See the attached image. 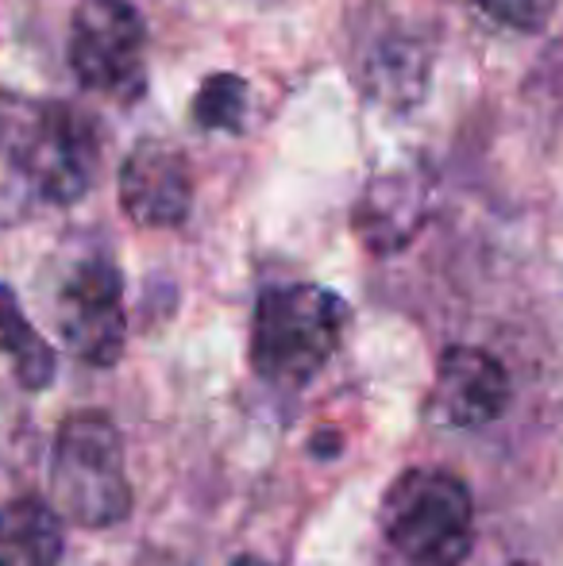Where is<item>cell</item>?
<instances>
[{
	"mask_svg": "<svg viewBox=\"0 0 563 566\" xmlns=\"http://www.w3.org/2000/svg\"><path fill=\"white\" fill-rule=\"evenodd\" d=\"M70 70L90 93L136 97L147 66V23L132 0H82L70 20Z\"/></svg>",
	"mask_w": 563,
	"mask_h": 566,
	"instance_id": "5",
	"label": "cell"
},
{
	"mask_svg": "<svg viewBox=\"0 0 563 566\" xmlns=\"http://www.w3.org/2000/svg\"><path fill=\"white\" fill-rule=\"evenodd\" d=\"M510 566H536V563H510Z\"/></svg>",
	"mask_w": 563,
	"mask_h": 566,
	"instance_id": "16",
	"label": "cell"
},
{
	"mask_svg": "<svg viewBox=\"0 0 563 566\" xmlns=\"http://www.w3.org/2000/svg\"><path fill=\"white\" fill-rule=\"evenodd\" d=\"M121 209L139 228H178L194 209V170L178 147L143 139L121 166Z\"/></svg>",
	"mask_w": 563,
	"mask_h": 566,
	"instance_id": "7",
	"label": "cell"
},
{
	"mask_svg": "<svg viewBox=\"0 0 563 566\" xmlns=\"http://www.w3.org/2000/svg\"><path fill=\"white\" fill-rule=\"evenodd\" d=\"M383 536L406 566H463L475 544L471 493L448 470H406L383 497Z\"/></svg>",
	"mask_w": 563,
	"mask_h": 566,
	"instance_id": "3",
	"label": "cell"
},
{
	"mask_svg": "<svg viewBox=\"0 0 563 566\" xmlns=\"http://www.w3.org/2000/svg\"><path fill=\"white\" fill-rule=\"evenodd\" d=\"M101 170V135L62 101L0 97V224L82 201Z\"/></svg>",
	"mask_w": 563,
	"mask_h": 566,
	"instance_id": "1",
	"label": "cell"
},
{
	"mask_svg": "<svg viewBox=\"0 0 563 566\" xmlns=\"http://www.w3.org/2000/svg\"><path fill=\"white\" fill-rule=\"evenodd\" d=\"M62 343L90 366H113L124 355V282L108 259H85L62 277L54 297Z\"/></svg>",
	"mask_w": 563,
	"mask_h": 566,
	"instance_id": "6",
	"label": "cell"
},
{
	"mask_svg": "<svg viewBox=\"0 0 563 566\" xmlns=\"http://www.w3.org/2000/svg\"><path fill=\"white\" fill-rule=\"evenodd\" d=\"M248 113V85L236 74H212L194 97V116L205 132H240Z\"/></svg>",
	"mask_w": 563,
	"mask_h": 566,
	"instance_id": "13",
	"label": "cell"
},
{
	"mask_svg": "<svg viewBox=\"0 0 563 566\" xmlns=\"http://www.w3.org/2000/svg\"><path fill=\"white\" fill-rule=\"evenodd\" d=\"M510 405V374L479 347H448L436 363L428 420L440 428H482Z\"/></svg>",
	"mask_w": 563,
	"mask_h": 566,
	"instance_id": "8",
	"label": "cell"
},
{
	"mask_svg": "<svg viewBox=\"0 0 563 566\" xmlns=\"http://www.w3.org/2000/svg\"><path fill=\"white\" fill-rule=\"evenodd\" d=\"M228 566H274V563H267V559H259V555H240V559H232Z\"/></svg>",
	"mask_w": 563,
	"mask_h": 566,
	"instance_id": "15",
	"label": "cell"
},
{
	"mask_svg": "<svg viewBox=\"0 0 563 566\" xmlns=\"http://www.w3.org/2000/svg\"><path fill=\"white\" fill-rule=\"evenodd\" d=\"M0 350L12 363L20 386L28 389H46L54 378V347L35 332V324L23 316L15 293L0 282Z\"/></svg>",
	"mask_w": 563,
	"mask_h": 566,
	"instance_id": "12",
	"label": "cell"
},
{
	"mask_svg": "<svg viewBox=\"0 0 563 566\" xmlns=\"http://www.w3.org/2000/svg\"><path fill=\"white\" fill-rule=\"evenodd\" d=\"M428 70H432V59L417 39L390 35L367 54L363 82H367L371 97L383 101L386 108H414L425 97Z\"/></svg>",
	"mask_w": 563,
	"mask_h": 566,
	"instance_id": "11",
	"label": "cell"
},
{
	"mask_svg": "<svg viewBox=\"0 0 563 566\" xmlns=\"http://www.w3.org/2000/svg\"><path fill=\"white\" fill-rule=\"evenodd\" d=\"M432 205V181L425 170H386L359 193L352 212V228L359 243L375 254H394L425 228Z\"/></svg>",
	"mask_w": 563,
	"mask_h": 566,
	"instance_id": "9",
	"label": "cell"
},
{
	"mask_svg": "<svg viewBox=\"0 0 563 566\" xmlns=\"http://www.w3.org/2000/svg\"><path fill=\"white\" fill-rule=\"evenodd\" d=\"M347 305L313 282L263 290L251 316V370L271 386L298 389L313 381L340 350Z\"/></svg>",
	"mask_w": 563,
	"mask_h": 566,
	"instance_id": "2",
	"label": "cell"
},
{
	"mask_svg": "<svg viewBox=\"0 0 563 566\" xmlns=\"http://www.w3.org/2000/svg\"><path fill=\"white\" fill-rule=\"evenodd\" d=\"M62 552V516L46 501L15 497L0 505V566H59Z\"/></svg>",
	"mask_w": 563,
	"mask_h": 566,
	"instance_id": "10",
	"label": "cell"
},
{
	"mask_svg": "<svg viewBox=\"0 0 563 566\" xmlns=\"http://www.w3.org/2000/svg\"><path fill=\"white\" fill-rule=\"evenodd\" d=\"M560 0H479V8L487 15H494L498 23H510V28L533 31L556 12Z\"/></svg>",
	"mask_w": 563,
	"mask_h": 566,
	"instance_id": "14",
	"label": "cell"
},
{
	"mask_svg": "<svg viewBox=\"0 0 563 566\" xmlns=\"http://www.w3.org/2000/svg\"><path fill=\"white\" fill-rule=\"evenodd\" d=\"M54 513L82 528H108L132 513V482L124 443L105 412H74L62 420L51 451Z\"/></svg>",
	"mask_w": 563,
	"mask_h": 566,
	"instance_id": "4",
	"label": "cell"
}]
</instances>
